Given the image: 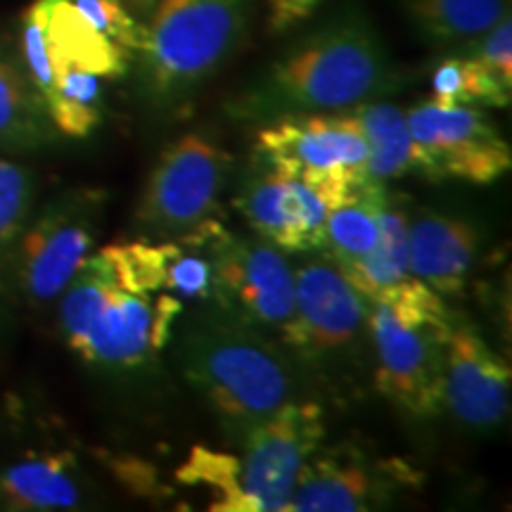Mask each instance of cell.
<instances>
[{"label":"cell","mask_w":512,"mask_h":512,"mask_svg":"<svg viewBox=\"0 0 512 512\" xmlns=\"http://www.w3.org/2000/svg\"><path fill=\"white\" fill-rule=\"evenodd\" d=\"M403 76L361 10L339 12L268 62L226 102L238 121H268L294 114L339 112L380 100L401 88Z\"/></svg>","instance_id":"obj_1"},{"label":"cell","mask_w":512,"mask_h":512,"mask_svg":"<svg viewBox=\"0 0 512 512\" xmlns=\"http://www.w3.org/2000/svg\"><path fill=\"white\" fill-rule=\"evenodd\" d=\"M176 361L185 380L238 439L299 392L292 363L271 339L219 306L185 325Z\"/></svg>","instance_id":"obj_2"},{"label":"cell","mask_w":512,"mask_h":512,"mask_svg":"<svg viewBox=\"0 0 512 512\" xmlns=\"http://www.w3.org/2000/svg\"><path fill=\"white\" fill-rule=\"evenodd\" d=\"M240 441V453L195 446L176 479L209 489L214 512H285L299 472L325 441L323 408L297 396Z\"/></svg>","instance_id":"obj_3"},{"label":"cell","mask_w":512,"mask_h":512,"mask_svg":"<svg viewBox=\"0 0 512 512\" xmlns=\"http://www.w3.org/2000/svg\"><path fill=\"white\" fill-rule=\"evenodd\" d=\"M446 302L432 287L406 278L368 299L366 328L375 349V387L413 418L444 411Z\"/></svg>","instance_id":"obj_4"},{"label":"cell","mask_w":512,"mask_h":512,"mask_svg":"<svg viewBox=\"0 0 512 512\" xmlns=\"http://www.w3.org/2000/svg\"><path fill=\"white\" fill-rule=\"evenodd\" d=\"M254 0H152L138 53L145 98L176 107L209 79L245 34Z\"/></svg>","instance_id":"obj_5"},{"label":"cell","mask_w":512,"mask_h":512,"mask_svg":"<svg viewBox=\"0 0 512 512\" xmlns=\"http://www.w3.org/2000/svg\"><path fill=\"white\" fill-rule=\"evenodd\" d=\"M57 302L64 342L88 366L133 370L157 354L152 294L124 290L105 249L83 261Z\"/></svg>","instance_id":"obj_6"},{"label":"cell","mask_w":512,"mask_h":512,"mask_svg":"<svg viewBox=\"0 0 512 512\" xmlns=\"http://www.w3.org/2000/svg\"><path fill=\"white\" fill-rule=\"evenodd\" d=\"M105 202L107 195L100 188H69L34 209L5 275L24 302L46 306L60 299L93 254Z\"/></svg>","instance_id":"obj_7"},{"label":"cell","mask_w":512,"mask_h":512,"mask_svg":"<svg viewBox=\"0 0 512 512\" xmlns=\"http://www.w3.org/2000/svg\"><path fill=\"white\" fill-rule=\"evenodd\" d=\"M178 238L200 247L211 264L216 306L256 328H283L294 311V268L283 249L261 238H240L216 219Z\"/></svg>","instance_id":"obj_8"},{"label":"cell","mask_w":512,"mask_h":512,"mask_svg":"<svg viewBox=\"0 0 512 512\" xmlns=\"http://www.w3.org/2000/svg\"><path fill=\"white\" fill-rule=\"evenodd\" d=\"M233 159L214 138L183 133L159 155L147 176L136 221L157 235L188 233L214 219Z\"/></svg>","instance_id":"obj_9"},{"label":"cell","mask_w":512,"mask_h":512,"mask_svg":"<svg viewBox=\"0 0 512 512\" xmlns=\"http://www.w3.org/2000/svg\"><path fill=\"white\" fill-rule=\"evenodd\" d=\"M418 174L430 181L491 185L512 166V150L484 107L420 102L406 110Z\"/></svg>","instance_id":"obj_10"},{"label":"cell","mask_w":512,"mask_h":512,"mask_svg":"<svg viewBox=\"0 0 512 512\" xmlns=\"http://www.w3.org/2000/svg\"><path fill=\"white\" fill-rule=\"evenodd\" d=\"M256 157L285 176L358 188L368 181L366 140L349 110L294 114L256 133Z\"/></svg>","instance_id":"obj_11"},{"label":"cell","mask_w":512,"mask_h":512,"mask_svg":"<svg viewBox=\"0 0 512 512\" xmlns=\"http://www.w3.org/2000/svg\"><path fill=\"white\" fill-rule=\"evenodd\" d=\"M349 195L339 185L285 176L259 159L235 207L261 240L283 252L309 254L323 249L325 221Z\"/></svg>","instance_id":"obj_12"},{"label":"cell","mask_w":512,"mask_h":512,"mask_svg":"<svg viewBox=\"0 0 512 512\" xmlns=\"http://www.w3.org/2000/svg\"><path fill=\"white\" fill-rule=\"evenodd\" d=\"M366 318L368 299L325 254L294 271V311L280 332L306 361H325L356 342Z\"/></svg>","instance_id":"obj_13"},{"label":"cell","mask_w":512,"mask_h":512,"mask_svg":"<svg viewBox=\"0 0 512 512\" xmlns=\"http://www.w3.org/2000/svg\"><path fill=\"white\" fill-rule=\"evenodd\" d=\"M418 482L399 460L370 456L351 444L323 446L306 460L285 512H366Z\"/></svg>","instance_id":"obj_14"},{"label":"cell","mask_w":512,"mask_h":512,"mask_svg":"<svg viewBox=\"0 0 512 512\" xmlns=\"http://www.w3.org/2000/svg\"><path fill=\"white\" fill-rule=\"evenodd\" d=\"M512 373L477 325L451 311L444 339V408L460 425L491 430L510 411Z\"/></svg>","instance_id":"obj_15"},{"label":"cell","mask_w":512,"mask_h":512,"mask_svg":"<svg viewBox=\"0 0 512 512\" xmlns=\"http://www.w3.org/2000/svg\"><path fill=\"white\" fill-rule=\"evenodd\" d=\"M479 254V233L460 216L422 211L408 219V273L441 297H460Z\"/></svg>","instance_id":"obj_16"},{"label":"cell","mask_w":512,"mask_h":512,"mask_svg":"<svg viewBox=\"0 0 512 512\" xmlns=\"http://www.w3.org/2000/svg\"><path fill=\"white\" fill-rule=\"evenodd\" d=\"M83 501L69 451L27 453L0 472V508L15 512L74 510Z\"/></svg>","instance_id":"obj_17"},{"label":"cell","mask_w":512,"mask_h":512,"mask_svg":"<svg viewBox=\"0 0 512 512\" xmlns=\"http://www.w3.org/2000/svg\"><path fill=\"white\" fill-rule=\"evenodd\" d=\"M60 138L19 50L0 41V155H29Z\"/></svg>","instance_id":"obj_18"},{"label":"cell","mask_w":512,"mask_h":512,"mask_svg":"<svg viewBox=\"0 0 512 512\" xmlns=\"http://www.w3.org/2000/svg\"><path fill=\"white\" fill-rule=\"evenodd\" d=\"M349 114L366 140L368 181L387 183L418 171V150L408 128L406 110L380 98L349 107Z\"/></svg>","instance_id":"obj_19"},{"label":"cell","mask_w":512,"mask_h":512,"mask_svg":"<svg viewBox=\"0 0 512 512\" xmlns=\"http://www.w3.org/2000/svg\"><path fill=\"white\" fill-rule=\"evenodd\" d=\"M413 29L434 46H467L510 15V0H399Z\"/></svg>","instance_id":"obj_20"},{"label":"cell","mask_w":512,"mask_h":512,"mask_svg":"<svg viewBox=\"0 0 512 512\" xmlns=\"http://www.w3.org/2000/svg\"><path fill=\"white\" fill-rule=\"evenodd\" d=\"M384 197H387L384 183L366 181L342 204H337L325 221L320 252L328 254L339 268L354 266L366 259L380 242L377 209Z\"/></svg>","instance_id":"obj_21"},{"label":"cell","mask_w":512,"mask_h":512,"mask_svg":"<svg viewBox=\"0 0 512 512\" xmlns=\"http://www.w3.org/2000/svg\"><path fill=\"white\" fill-rule=\"evenodd\" d=\"M377 226H380V242L373 252L358 264L342 268L349 283L366 299L411 278L408 273V216L389 200V192L377 209Z\"/></svg>","instance_id":"obj_22"},{"label":"cell","mask_w":512,"mask_h":512,"mask_svg":"<svg viewBox=\"0 0 512 512\" xmlns=\"http://www.w3.org/2000/svg\"><path fill=\"white\" fill-rule=\"evenodd\" d=\"M427 100L437 102V105H472L503 110L512 100V86L467 50L465 55L444 57L437 64V69L432 72V93Z\"/></svg>","instance_id":"obj_23"},{"label":"cell","mask_w":512,"mask_h":512,"mask_svg":"<svg viewBox=\"0 0 512 512\" xmlns=\"http://www.w3.org/2000/svg\"><path fill=\"white\" fill-rule=\"evenodd\" d=\"M36 209V176L10 155H0V280L8 275L19 235Z\"/></svg>","instance_id":"obj_24"},{"label":"cell","mask_w":512,"mask_h":512,"mask_svg":"<svg viewBox=\"0 0 512 512\" xmlns=\"http://www.w3.org/2000/svg\"><path fill=\"white\" fill-rule=\"evenodd\" d=\"M107 259L114 268L119 285L136 294L164 292L166 264H169V240L159 245L128 242V245H107Z\"/></svg>","instance_id":"obj_25"},{"label":"cell","mask_w":512,"mask_h":512,"mask_svg":"<svg viewBox=\"0 0 512 512\" xmlns=\"http://www.w3.org/2000/svg\"><path fill=\"white\" fill-rule=\"evenodd\" d=\"M164 292H176L185 299H211V264L200 247L181 238L169 240V264H166Z\"/></svg>","instance_id":"obj_26"},{"label":"cell","mask_w":512,"mask_h":512,"mask_svg":"<svg viewBox=\"0 0 512 512\" xmlns=\"http://www.w3.org/2000/svg\"><path fill=\"white\" fill-rule=\"evenodd\" d=\"M470 46V53L477 55L486 67L494 69L501 79L512 86V19L510 15L494 24L484 36L475 38Z\"/></svg>","instance_id":"obj_27"},{"label":"cell","mask_w":512,"mask_h":512,"mask_svg":"<svg viewBox=\"0 0 512 512\" xmlns=\"http://www.w3.org/2000/svg\"><path fill=\"white\" fill-rule=\"evenodd\" d=\"M323 3L325 0H264L266 31L271 36H280L302 27Z\"/></svg>","instance_id":"obj_28"}]
</instances>
